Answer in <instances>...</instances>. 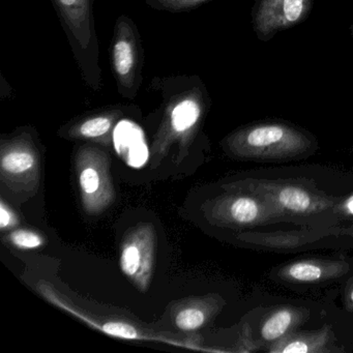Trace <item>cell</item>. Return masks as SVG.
Here are the masks:
<instances>
[{"label":"cell","instance_id":"6da1fadb","mask_svg":"<svg viewBox=\"0 0 353 353\" xmlns=\"http://www.w3.org/2000/svg\"><path fill=\"white\" fill-rule=\"evenodd\" d=\"M227 152L241 160L283 161L303 158L315 150L310 134L281 123L249 125L229 136Z\"/></svg>","mask_w":353,"mask_h":353},{"label":"cell","instance_id":"7a4b0ae2","mask_svg":"<svg viewBox=\"0 0 353 353\" xmlns=\"http://www.w3.org/2000/svg\"><path fill=\"white\" fill-rule=\"evenodd\" d=\"M261 198L278 221L310 224L336 218V203L295 183L266 179H250L233 183Z\"/></svg>","mask_w":353,"mask_h":353},{"label":"cell","instance_id":"3957f363","mask_svg":"<svg viewBox=\"0 0 353 353\" xmlns=\"http://www.w3.org/2000/svg\"><path fill=\"white\" fill-rule=\"evenodd\" d=\"M227 193L205 204V214L212 224L232 229H248L279 222L265 202L255 194L235 185Z\"/></svg>","mask_w":353,"mask_h":353},{"label":"cell","instance_id":"277c9868","mask_svg":"<svg viewBox=\"0 0 353 353\" xmlns=\"http://www.w3.org/2000/svg\"><path fill=\"white\" fill-rule=\"evenodd\" d=\"M109 166L108 154L100 148L84 146L78 152V183L82 206L88 214H101L114 200L115 191Z\"/></svg>","mask_w":353,"mask_h":353},{"label":"cell","instance_id":"5b68a950","mask_svg":"<svg viewBox=\"0 0 353 353\" xmlns=\"http://www.w3.org/2000/svg\"><path fill=\"white\" fill-rule=\"evenodd\" d=\"M156 249V231L150 223H139L128 231L121 247V272L144 292L152 281Z\"/></svg>","mask_w":353,"mask_h":353},{"label":"cell","instance_id":"8992f818","mask_svg":"<svg viewBox=\"0 0 353 353\" xmlns=\"http://www.w3.org/2000/svg\"><path fill=\"white\" fill-rule=\"evenodd\" d=\"M202 115L199 99L193 94L183 96L167 111L164 123L152 144L154 163H158L175 142L181 145L190 141Z\"/></svg>","mask_w":353,"mask_h":353},{"label":"cell","instance_id":"52a82bcc","mask_svg":"<svg viewBox=\"0 0 353 353\" xmlns=\"http://www.w3.org/2000/svg\"><path fill=\"white\" fill-rule=\"evenodd\" d=\"M313 0H258L254 12V26L262 40L276 32L296 26L305 19Z\"/></svg>","mask_w":353,"mask_h":353},{"label":"cell","instance_id":"ba28073f","mask_svg":"<svg viewBox=\"0 0 353 353\" xmlns=\"http://www.w3.org/2000/svg\"><path fill=\"white\" fill-rule=\"evenodd\" d=\"M1 179L9 187L32 190L38 187L39 160L34 146L26 141L9 142L1 148Z\"/></svg>","mask_w":353,"mask_h":353},{"label":"cell","instance_id":"9c48e42d","mask_svg":"<svg viewBox=\"0 0 353 353\" xmlns=\"http://www.w3.org/2000/svg\"><path fill=\"white\" fill-rule=\"evenodd\" d=\"M112 65L119 83L125 90H132L137 77L139 52L135 32L127 20L121 19L117 24L112 45Z\"/></svg>","mask_w":353,"mask_h":353},{"label":"cell","instance_id":"30bf717a","mask_svg":"<svg viewBox=\"0 0 353 353\" xmlns=\"http://www.w3.org/2000/svg\"><path fill=\"white\" fill-rule=\"evenodd\" d=\"M344 261L305 259L286 264L279 270L278 276L285 282L295 284H314L332 279L340 278L348 272Z\"/></svg>","mask_w":353,"mask_h":353},{"label":"cell","instance_id":"8fae6325","mask_svg":"<svg viewBox=\"0 0 353 353\" xmlns=\"http://www.w3.org/2000/svg\"><path fill=\"white\" fill-rule=\"evenodd\" d=\"M76 42L86 50L92 42V0H54Z\"/></svg>","mask_w":353,"mask_h":353},{"label":"cell","instance_id":"7c38bea8","mask_svg":"<svg viewBox=\"0 0 353 353\" xmlns=\"http://www.w3.org/2000/svg\"><path fill=\"white\" fill-rule=\"evenodd\" d=\"M115 150L130 166L140 168L148 159L143 132L128 121L119 123L114 131Z\"/></svg>","mask_w":353,"mask_h":353},{"label":"cell","instance_id":"4fadbf2b","mask_svg":"<svg viewBox=\"0 0 353 353\" xmlns=\"http://www.w3.org/2000/svg\"><path fill=\"white\" fill-rule=\"evenodd\" d=\"M332 336L330 330H324L313 332H290L284 338L272 343L270 352L310 353L325 352L330 344Z\"/></svg>","mask_w":353,"mask_h":353},{"label":"cell","instance_id":"5bb4252c","mask_svg":"<svg viewBox=\"0 0 353 353\" xmlns=\"http://www.w3.org/2000/svg\"><path fill=\"white\" fill-rule=\"evenodd\" d=\"M303 322V312L293 307H281L262 323L260 334L264 342L274 343L293 332Z\"/></svg>","mask_w":353,"mask_h":353},{"label":"cell","instance_id":"9a60e30c","mask_svg":"<svg viewBox=\"0 0 353 353\" xmlns=\"http://www.w3.org/2000/svg\"><path fill=\"white\" fill-rule=\"evenodd\" d=\"M114 117L112 115H98L80 123L72 133L75 137L84 139H101L108 135L112 129Z\"/></svg>","mask_w":353,"mask_h":353},{"label":"cell","instance_id":"2e32d148","mask_svg":"<svg viewBox=\"0 0 353 353\" xmlns=\"http://www.w3.org/2000/svg\"><path fill=\"white\" fill-rule=\"evenodd\" d=\"M208 320V314L203 307L193 305L185 307L175 316V324L179 330L185 332L199 330Z\"/></svg>","mask_w":353,"mask_h":353},{"label":"cell","instance_id":"e0dca14e","mask_svg":"<svg viewBox=\"0 0 353 353\" xmlns=\"http://www.w3.org/2000/svg\"><path fill=\"white\" fill-rule=\"evenodd\" d=\"M10 241L15 247L23 250L38 249L42 247L44 239L41 235L34 231L30 230H15L10 234Z\"/></svg>","mask_w":353,"mask_h":353},{"label":"cell","instance_id":"ac0fdd59","mask_svg":"<svg viewBox=\"0 0 353 353\" xmlns=\"http://www.w3.org/2000/svg\"><path fill=\"white\" fill-rule=\"evenodd\" d=\"M103 330L111 336H117V338H137V332L135 328L125 322H108L103 326Z\"/></svg>","mask_w":353,"mask_h":353},{"label":"cell","instance_id":"d6986e66","mask_svg":"<svg viewBox=\"0 0 353 353\" xmlns=\"http://www.w3.org/2000/svg\"><path fill=\"white\" fill-rule=\"evenodd\" d=\"M206 0H157V3L162 8L171 11H183L192 9Z\"/></svg>","mask_w":353,"mask_h":353},{"label":"cell","instance_id":"ffe728a7","mask_svg":"<svg viewBox=\"0 0 353 353\" xmlns=\"http://www.w3.org/2000/svg\"><path fill=\"white\" fill-rule=\"evenodd\" d=\"M15 224L16 219L13 212L6 206L5 202H1L0 204V228L6 230Z\"/></svg>","mask_w":353,"mask_h":353},{"label":"cell","instance_id":"44dd1931","mask_svg":"<svg viewBox=\"0 0 353 353\" xmlns=\"http://www.w3.org/2000/svg\"><path fill=\"white\" fill-rule=\"evenodd\" d=\"M347 305L353 307V286L347 292Z\"/></svg>","mask_w":353,"mask_h":353}]
</instances>
